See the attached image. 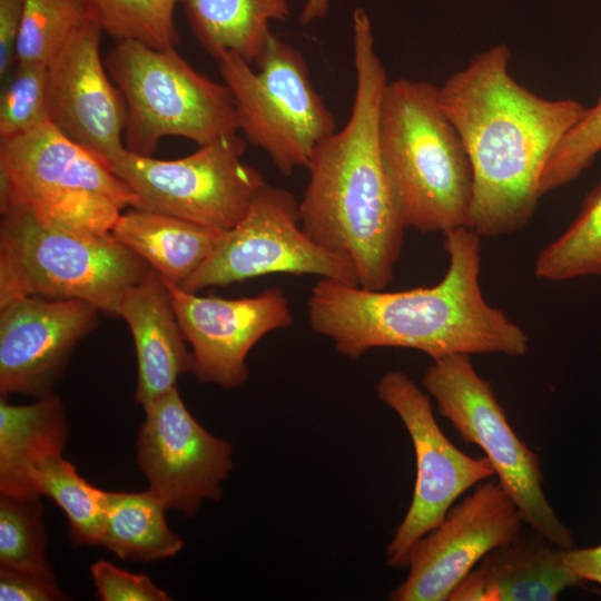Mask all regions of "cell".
I'll return each instance as SVG.
<instances>
[{
    "mask_svg": "<svg viewBox=\"0 0 601 601\" xmlns=\"http://www.w3.org/2000/svg\"><path fill=\"white\" fill-rule=\"evenodd\" d=\"M511 50L476 53L439 87L442 109L457 130L473 169L469 227L481 237L512 234L533 217L541 175L585 107L546 99L510 72Z\"/></svg>",
    "mask_w": 601,
    "mask_h": 601,
    "instance_id": "6da1fadb",
    "label": "cell"
},
{
    "mask_svg": "<svg viewBox=\"0 0 601 601\" xmlns=\"http://www.w3.org/2000/svg\"><path fill=\"white\" fill-rule=\"evenodd\" d=\"M449 267L432 287L371 290L321 278L307 303L311 328L348 358L375 347L412 348L432 359L453 354H526L524 331L484 298L481 236L470 227L444 234Z\"/></svg>",
    "mask_w": 601,
    "mask_h": 601,
    "instance_id": "7a4b0ae2",
    "label": "cell"
},
{
    "mask_svg": "<svg viewBox=\"0 0 601 601\" xmlns=\"http://www.w3.org/2000/svg\"><path fill=\"white\" fill-rule=\"evenodd\" d=\"M374 40L368 13L356 8L351 115L312 155L299 220L314 242L353 265L361 287L382 290L393 279L405 226L380 150L378 115L387 77Z\"/></svg>",
    "mask_w": 601,
    "mask_h": 601,
    "instance_id": "3957f363",
    "label": "cell"
},
{
    "mask_svg": "<svg viewBox=\"0 0 601 601\" xmlns=\"http://www.w3.org/2000/svg\"><path fill=\"white\" fill-rule=\"evenodd\" d=\"M378 142L405 228L445 234L469 227L473 169L441 107L439 87L407 78L387 81L380 106Z\"/></svg>",
    "mask_w": 601,
    "mask_h": 601,
    "instance_id": "277c9868",
    "label": "cell"
},
{
    "mask_svg": "<svg viewBox=\"0 0 601 601\" xmlns=\"http://www.w3.org/2000/svg\"><path fill=\"white\" fill-rule=\"evenodd\" d=\"M138 198L108 164L49 121L0 139V210H22L41 224L106 235Z\"/></svg>",
    "mask_w": 601,
    "mask_h": 601,
    "instance_id": "5b68a950",
    "label": "cell"
},
{
    "mask_svg": "<svg viewBox=\"0 0 601 601\" xmlns=\"http://www.w3.org/2000/svg\"><path fill=\"white\" fill-rule=\"evenodd\" d=\"M151 269L110 233L71 231L1 210L0 307L26 297L80 299L117 316L125 294Z\"/></svg>",
    "mask_w": 601,
    "mask_h": 601,
    "instance_id": "8992f818",
    "label": "cell"
},
{
    "mask_svg": "<svg viewBox=\"0 0 601 601\" xmlns=\"http://www.w3.org/2000/svg\"><path fill=\"white\" fill-rule=\"evenodd\" d=\"M105 65L126 105V149L151 156L167 136L198 146L238 131L228 86L196 71L175 48L116 41Z\"/></svg>",
    "mask_w": 601,
    "mask_h": 601,
    "instance_id": "52a82bcc",
    "label": "cell"
},
{
    "mask_svg": "<svg viewBox=\"0 0 601 601\" xmlns=\"http://www.w3.org/2000/svg\"><path fill=\"white\" fill-rule=\"evenodd\" d=\"M217 61L234 98L238 130L283 175L307 168L336 124L313 86L304 56L273 33L254 62L257 71L236 53L227 52Z\"/></svg>",
    "mask_w": 601,
    "mask_h": 601,
    "instance_id": "ba28073f",
    "label": "cell"
},
{
    "mask_svg": "<svg viewBox=\"0 0 601 601\" xmlns=\"http://www.w3.org/2000/svg\"><path fill=\"white\" fill-rule=\"evenodd\" d=\"M422 386L461 439L482 449L524 524L562 550L574 548L572 532L544 493L540 456L512 428L490 381L476 372L470 355L433 359Z\"/></svg>",
    "mask_w": 601,
    "mask_h": 601,
    "instance_id": "9c48e42d",
    "label": "cell"
},
{
    "mask_svg": "<svg viewBox=\"0 0 601 601\" xmlns=\"http://www.w3.org/2000/svg\"><path fill=\"white\" fill-rule=\"evenodd\" d=\"M245 150L246 141L236 132L171 160L126 150L110 168L136 194L137 208L227 231L267 185L256 168L243 161Z\"/></svg>",
    "mask_w": 601,
    "mask_h": 601,
    "instance_id": "30bf717a",
    "label": "cell"
},
{
    "mask_svg": "<svg viewBox=\"0 0 601 601\" xmlns=\"http://www.w3.org/2000/svg\"><path fill=\"white\" fill-rule=\"evenodd\" d=\"M269 274L316 275L358 285L353 265L303 229L295 196L267 184L245 217L221 234L207 259L178 287L197 293Z\"/></svg>",
    "mask_w": 601,
    "mask_h": 601,
    "instance_id": "8fae6325",
    "label": "cell"
},
{
    "mask_svg": "<svg viewBox=\"0 0 601 601\" xmlns=\"http://www.w3.org/2000/svg\"><path fill=\"white\" fill-rule=\"evenodd\" d=\"M375 392L404 424L415 453L412 501L385 551L388 566L405 569L416 541L442 522L460 495L495 472L485 455L472 457L446 437L435 418L430 395L406 373H385Z\"/></svg>",
    "mask_w": 601,
    "mask_h": 601,
    "instance_id": "7c38bea8",
    "label": "cell"
},
{
    "mask_svg": "<svg viewBox=\"0 0 601 601\" xmlns=\"http://www.w3.org/2000/svg\"><path fill=\"white\" fill-rule=\"evenodd\" d=\"M142 407L136 463L167 510L194 518L205 501L223 496L233 470V444L193 416L177 386Z\"/></svg>",
    "mask_w": 601,
    "mask_h": 601,
    "instance_id": "4fadbf2b",
    "label": "cell"
},
{
    "mask_svg": "<svg viewBox=\"0 0 601 601\" xmlns=\"http://www.w3.org/2000/svg\"><path fill=\"white\" fill-rule=\"evenodd\" d=\"M523 525L521 512L500 483H482L416 541L408 555V574L388 599L449 600L475 565L493 549L518 538Z\"/></svg>",
    "mask_w": 601,
    "mask_h": 601,
    "instance_id": "5bb4252c",
    "label": "cell"
},
{
    "mask_svg": "<svg viewBox=\"0 0 601 601\" xmlns=\"http://www.w3.org/2000/svg\"><path fill=\"white\" fill-rule=\"evenodd\" d=\"M180 328L191 347L193 373L200 383L225 390L243 386L249 376L247 356L268 333L293 323L287 297L278 287L256 296H199L165 282Z\"/></svg>",
    "mask_w": 601,
    "mask_h": 601,
    "instance_id": "9a60e30c",
    "label": "cell"
},
{
    "mask_svg": "<svg viewBox=\"0 0 601 601\" xmlns=\"http://www.w3.org/2000/svg\"><path fill=\"white\" fill-rule=\"evenodd\" d=\"M101 29L81 26L47 66L49 122L109 166L127 149L126 105L100 56Z\"/></svg>",
    "mask_w": 601,
    "mask_h": 601,
    "instance_id": "2e32d148",
    "label": "cell"
},
{
    "mask_svg": "<svg viewBox=\"0 0 601 601\" xmlns=\"http://www.w3.org/2000/svg\"><path fill=\"white\" fill-rule=\"evenodd\" d=\"M100 311L80 299L26 297L0 307V394L51 392Z\"/></svg>",
    "mask_w": 601,
    "mask_h": 601,
    "instance_id": "e0dca14e",
    "label": "cell"
},
{
    "mask_svg": "<svg viewBox=\"0 0 601 601\" xmlns=\"http://www.w3.org/2000/svg\"><path fill=\"white\" fill-rule=\"evenodd\" d=\"M562 549L530 529L490 551L455 587L449 601H555L583 585Z\"/></svg>",
    "mask_w": 601,
    "mask_h": 601,
    "instance_id": "ac0fdd59",
    "label": "cell"
},
{
    "mask_svg": "<svg viewBox=\"0 0 601 601\" xmlns=\"http://www.w3.org/2000/svg\"><path fill=\"white\" fill-rule=\"evenodd\" d=\"M117 316L128 325L137 358L136 403L149 402L176 387L193 372L194 357L177 321L165 280L154 270L125 294Z\"/></svg>",
    "mask_w": 601,
    "mask_h": 601,
    "instance_id": "d6986e66",
    "label": "cell"
},
{
    "mask_svg": "<svg viewBox=\"0 0 601 601\" xmlns=\"http://www.w3.org/2000/svg\"><path fill=\"white\" fill-rule=\"evenodd\" d=\"M69 434L65 406L52 392L31 404L0 400V493L41 497L36 489L38 469L61 456Z\"/></svg>",
    "mask_w": 601,
    "mask_h": 601,
    "instance_id": "ffe728a7",
    "label": "cell"
},
{
    "mask_svg": "<svg viewBox=\"0 0 601 601\" xmlns=\"http://www.w3.org/2000/svg\"><path fill=\"white\" fill-rule=\"evenodd\" d=\"M174 216L129 207L110 234L165 282L181 286L213 252L221 234Z\"/></svg>",
    "mask_w": 601,
    "mask_h": 601,
    "instance_id": "44dd1931",
    "label": "cell"
},
{
    "mask_svg": "<svg viewBox=\"0 0 601 601\" xmlns=\"http://www.w3.org/2000/svg\"><path fill=\"white\" fill-rule=\"evenodd\" d=\"M193 35L216 60L227 52L253 63L290 14L288 0H179Z\"/></svg>",
    "mask_w": 601,
    "mask_h": 601,
    "instance_id": "7402d4cb",
    "label": "cell"
},
{
    "mask_svg": "<svg viewBox=\"0 0 601 601\" xmlns=\"http://www.w3.org/2000/svg\"><path fill=\"white\" fill-rule=\"evenodd\" d=\"M167 508L149 489L144 492L107 491L100 545L118 558L154 562L175 556L184 540L166 520Z\"/></svg>",
    "mask_w": 601,
    "mask_h": 601,
    "instance_id": "603a6c76",
    "label": "cell"
},
{
    "mask_svg": "<svg viewBox=\"0 0 601 601\" xmlns=\"http://www.w3.org/2000/svg\"><path fill=\"white\" fill-rule=\"evenodd\" d=\"M601 275V180L585 196L572 224L546 245L534 263V276L558 282Z\"/></svg>",
    "mask_w": 601,
    "mask_h": 601,
    "instance_id": "cb8c5ba5",
    "label": "cell"
},
{
    "mask_svg": "<svg viewBox=\"0 0 601 601\" xmlns=\"http://www.w3.org/2000/svg\"><path fill=\"white\" fill-rule=\"evenodd\" d=\"M35 483L38 494L49 496L66 514L75 545H100L107 491L90 484L62 455L43 463Z\"/></svg>",
    "mask_w": 601,
    "mask_h": 601,
    "instance_id": "d4e9b609",
    "label": "cell"
},
{
    "mask_svg": "<svg viewBox=\"0 0 601 601\" xmlns=\"http://www.w3.org/2000/svg\"><path fill=\"white\" fill-rule=\"evenodd\" d=\"M89 19L118 40L132 39L151 48H175L179 33L175 9L179 0H82Z\"/></svg>",
    "mask_w": 601,
    "mask_h": 601,
    "instance_id": "484cf974",
    "label": "cell"
},
{
    "mask_svg": "<svg viewBox=\"0 0 601 601\" xmlns=\"http://www.w3.org/2000/svg\"><path fill=\"white\" fill-rule=\"evenodd\" d=\"M88 20L82 0H27L16 40V63L48 66Z\"/></svg>",
    "mask_w": 601,
    "mask_h": 601,
    "instance_id": "4316f807",
    "label": "cell"
},
{
    "mask_svg": "<svg viewBox=\"0 0 601 601\" xmlns=\"http://www.w3.org/2000/svg\"><path fill=\"white\" fill-rule=\"evenodd\" d=\"M0 569L53 573L40 497L0 496Z\"/></svg>",
    "mask_w": 601,
    "mask_h": 601,
    "instance_id": "83f0119b",
    "label": "cell"
},
{
    "mask_svg": "<svg viewBox=\"0 0 601 601\" xmlns=\"http://www.w3.org/2000/svg\"><path fill=\"white\" fill-rule=\"evenodd\" d=\"M49 121L47 66L18 65L0 98V139Z\"/></svg>",
    "mask_w": 601,
    "mask_h": 601,
    "instance_id": "f1b7e54d",
    "label": "cell"
},
{
    "mask_svg": "<svg viewBox=\"0 0 601 601\" xmlns=\"http://www.w3.org/2000/svg\"><path fill=\"white\" fill-rule=\"evenodd\" d=\"M601 151V95L591 108L562 138L540 179L545 195L577 179Z\"/></svg>",
    "mask_w": 601,
    "mask_h": 601,
    "instance_id": "f546056e",
    "label": "cell"
},
{
    "mask_svg": "<svg viewBox=\"0 0 601 601\" xmlns=\"http://www.w3.org/2000/svg\"><path fill=\"white\" fill-rule=\"evenodd\" d=\"M97 594L104 601H168L171 598L148 575L118 568L105 560L90 566Z\"/></svg>",
    "mask_w": 601,
    "mask_h": 601,
    "instance_id": "4dcf8cb0",
    "label": "cell"
},
{
    "mask_svg": "<svg viewBox=\"0 0 601 601\" xmlns=\"http://www.w3.org/2000/svg\"><path fill=\"white\" fill-rule=\"evenodd\" d=\"M69 599L53 573L0 569L1 601H62Z\"/></svg>",
    "mask_w": 601,
    "mask_h": 601,
    "instance_id": "1f68e13d",
    "label": "cell"
},
{
    "mask_svg": "<svg viewBox=\"0 0 601 601\" xmlns=\"http://www.w3.org/2000/svg\"><path fill=\"white\" fill-rule=\"evenodd\" d=\"M27 0H0V77L14 63L17 35Z\"/></svg>",
    "mask_w": 601,
    "mask_h": 601,
    "instance_id": "d6a6232c",
    "label": "cell"
},
{
    "mask_svg": "<svg viewBox=\"0 0 601 601\" xmlns=\"http://www.w3.org/2000/svg\"><path fill=\"white\" fill-rule=\"evenodd\" d=\"M565 564L584 582L601 585V544L592 548L562 550Z\"/></svg>",
    "mask_w": 601,
    "mask_h": 601,
    "instance_id": "836d02e7",
    "label": "cell"
},
{
    "mask_svg": "<svg viewBox=\"0 0 601 601\" xmlns=\"http://www.w3.org/2000/svg\"><path fill=\"white\" fill-rule=\"evenodd\" d=\"M331 0H306L299 17L303 24L323 18L328 12Z\"/></svg>",
    "mask_w": 601,
    "mask_h": 601,
    "instance_id": "e575fe53",
    "label": "cell"
}]
</instances>
